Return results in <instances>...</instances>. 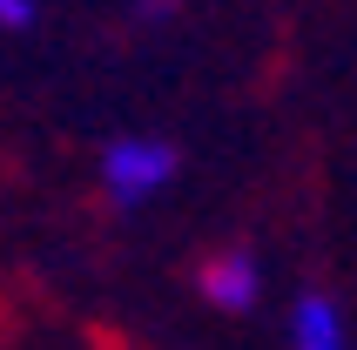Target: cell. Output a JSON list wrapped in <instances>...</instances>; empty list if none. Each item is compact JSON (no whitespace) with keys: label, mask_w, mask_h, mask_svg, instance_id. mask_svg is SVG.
I'll use <instances>...</instances> for the list:
<instances>
[{"label":"cell","mask_w":357,"mask_h":350,"mask_svg":"<svg viewBox=\"0 0 357 350\" xmlns=\"http://www.w3.org/2000/svg\"><path fill=\"white\" fill-rule=\"evenodd\" d=\"M182 0H128V20L135 27H162V20H176Z\"/></svg>","instance_id":"cell-4"},{"label":"cell","mask_w":357,"mask_h":350,"mask_svg":"<svg viewBox=\"0 0 357 350\" xmlns=\"http://www.w3.org/2000/svg\"><path fill=\"white\" fill-rule=\"evenodd\" d=\"M176 175H182V155L169 135H115L95 155V189L108 209H149L176 189Z\"/></svg>","instance_id":"cell-1"},{"label":"cell","mask_w":357,"mask_h":350,"mask_svg":"<svg viewBox=\"0 0 357 350\" xmlns=\"http://www.w3.org/2000/svg\"><path fill=\"white\" fill-rule=\"evenodd\" d=\"M40 0H0V34H20V27H34Z\"/></svg>","instance_id":"cell-5"},{"label":"cell","mask_w":357,"mask_h":350,"mask_svg":"<svg viewBox=\"0 0 357 350\" xmlns=\"http://www.w3.org/2000/svg\"><path fill=\"white\" fill-rule=\"evenodd\" d=\"M196 296L222 317H250L263 303V256L229 243V250H209L196 263Z\"/></svg>","instance_id":"cell-2"},{"label":"cell","mask_w":357,"mask_h":350,"mask_svg":"<svg viewBox=\"0 0 357 350\" xmlns=\"http://www.w3.org/2000/svg\"><path fill=\"white\" fill-rule=\"evenodd\" d=\"M283 337H290V350H357L351 344V317H344V303L331 290H297L290 296Z\"/></svg>","instance_id":"cell-3"}]
</instances>
